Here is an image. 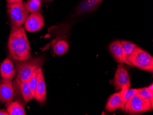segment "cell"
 <instances>
[{
	"label": "cell",
	"mask_w": 153,
	"mask_h": 115,
	"mask_svg": "<svg viewBox=\"0 0 153 115\" xmlns=\"http://www.w3.org/2000/svg\"><path fill=\"white\" fill-rule=\"evenodd\" d=\"M9 58L22 61L31 58L30 42L22 26L12 27L8 40Z\"/></svg>",
	"instance_id": "cell-1"
},
{
	"label": "cell",
	"mask_w": 153,
	"mask_h": 115,
	"mask_svg": "<svg viewBox=\"0 0 153 115\" xmlns=\"http://www.w3.org/2000/svg\"><path fill=\"white\" fill-rule=\"evenodd\" d=\"M17 77L21 83H25L30 80L36 70L41 68L44 62L42 56L30 58L25 61H14Z\"/></svg>",
	"instance_id": "cell-2"
},
{
	"label": "cell",
	"mask_w": 153,
	"mask_h": 115,
	"mask_svg": "<svg viewBox=\"0 0 153 115\" xmlns=\"http://www.w3.org/2000/svg\"><path fill=\"white\" fill-rule=\"evenodd\" d=\"M128 61L139 69L153 73V57L147 52L137 46L127 58Z\"/></svg>",
	"instance_id": "cell-3"
},
{
	"label": "cell",
	"mask_w": 153,
	"mask_h": 115,
	"mask_svg": "<svg viewBox=\"0 0 153 115\" xmlns=\"http://www.w3.org/2000/svg\"><path fill=\"white\" fill-rule=\"evenodd\" d=\"M153 108L149 100L136 94L126 102L124 111L129 115H138L152 110Z\"/></svg>",
	"instance_id": "cell-4"
},
{
	"label": "cell",
	"mask_w": 153,
	"mask_h": 115,
	"mask_svg": "<svg viewBox=\"0 0 153 115\" xmlns=\"http://www.w3.org/2000/svg\"><path fill=\"white\" fill-rule=\"evenodd\" d=\"M7 12L11 20L12 27H20L25 24L29 12L23 2L7 4Z\"/></svg>",
	"instance_id": "cell-5"
},
{
	"label": "cell",
	"mask_w": 153,
	"mask_h": 115,
	"mask_svg": "<svg viewBox=\"0 0 153 115\" xmlns=\"http://www.w3.org/2000/svg\"><path fill=\"white\" fill-rule=\"evenodd\" d=\"M112 82L116 91L122 90L124 86L130 87L129 74L123 63H120L117 65Z\"/></svg>",
	"instance_id": "cell-6"
},
{
	"label": "cell",
	"mask_w": 153,
	"mask_h": 115,
	"mask_svg": "<svg viewBox=\"0 0 153 115\" xmlns=\"http://www.w3.org/2000/svg\"><path fill=\"white\" fill-rule=\"evenodd\" d=\"M14 88L13 81L1 79L0 80V101L6 106L13 101Z\"/></svg>",
	"instance_id": "cell-7"
},
{
	"label": "cell",
	"mask_w": 153,
	"mask_h": 115,
	"mask_svg": "<svg viewBox=\"0 0 153 115\" xmlns=\"http://www.w3.org/2000/svg\"><path fill=\"white\" fill-rule=\"evenodd\" d=\"M44 18L39 12L29 15L25 23V29L29 32H36L44 26Z\"/></svg>",
	"instance_id": "cell-8"
},
{
	"label": "cell",
	"mask_w": 153,
	"mask_h": 115,
	"mask_svg": "<svg viewBox=\"0 0 153 115\" xmlns=\"http://www.w3.org/2000/svg\"><path fill=\"white\" fill-rule=\"evenodd\" d=\"M36 88V99L40 104L45 103L46 100V86L42 68H39L38 69L37 75Z\"/></svg>",
	"instance_id": "cell-9"
},
{
	"label": "cell",
	"mask_w": 153,
	"mask_h": 115,
	"mask_svg": "<svg viewBox=\"0 0 153 115\" xmlns=\"http://www.w3.org/2000/svg\"><path fill=\"white\" fill-rule=\"evenodd\" d=\"M109 50L117 62L119 63H125L129 66L131 64L128 61L124 52L121 45L120 40H115L110 44ZM132 67V66H131Z\"/></svg>",
	"instance_id": "cell-10"
},
{
	"label": "cell",
	"mask_w": 153,
	"mask_h": 115,
	"mask_svg": "<svg viewBox=\"0 0 153 115\" xmlns=\"http://www.w3.org/2000/svg\"><path fill=\"white\" fill-rule=\"evenodd\" d=\"M16 74V68L13 62L10 58H6L0 66V75L1 79L12 80Z\"/></svg>",
	"instance_id": "cell-11"
},
{
	"label": "cell",
	"mask_w": 153,
	"mask_h": 115,
	"mask_svg": "<svg viewBox=\"0 0 153 115\" xmlns=\"http://www.w3.org/2000/svg\"><path fill=\"white\" fill-rule=\"evenodd\" d=\"M123 89L120 91L115 93L109 97L106 106L105 110L109 112H113L118 109H122L123 105Z\"/></svg>",
	"instance_id": "cell-12"
},
{
	"label": "cell",
	"mask_w": 153,
	"mask_h": 115,
	"mask_svg": "<svg viewBox=\"0 0 153 115\" xmlns=\"http://www.w3.org/2000/svg\"><path fill=\"white\" fill-rule=\"evenodd\" d=\"M103 0H83L76 9V14H81L93 12L99 7Z\"/></svg>",
	"instance_id": "cell-13"
},
{
	"label": "cell",
	"mask_w": 153,
	"mask_h": 115,
	"mask_svg": "<svg viewBox=\"0 0 153 115\" xmlns=\"http://www.w3.org/2000/svg\"><path fill=\"white\" fill-rule=\"evenodd\" d=\"M15 82L16 83V85L19 87L23 99L26 103L29 102L33 99L29 85V80L25 83H21L18 78H16Z\"/></svg>",
	"instance_id": "cell-14"
},
{
	"label": "cell",
	"mask_w": 153,
	"mask_h": 115,
	"mask_svg": "<svg viewBox=\"0 0 153 115\" xmlns=\"http://www.w3.org/2000/svg\"><path fill=\"white\" fill-rule=\"evenodd\" d=\"M53 51L56 55H62L68 50L69 45L68 42L64 39H55L52 44Z\"/></svg>",
	"instance_id": "cell-15"
},
{
	"label": "cell",
	"mask_w": 153,
	"mask_h": 115,
	"mask_svg": "<svg viewBox=\"0 0 153 115\" xmlns=\"http://www.w3.org/2000/svg\"><path fill=\"white\" fill-rule=\"evenodd\" d=\"M7 111L9 115H25V108L18 100L13 101L7 106Z\"/></svg>",
	"instance_id": "cell-16"
},
{
	"label": "cell",
	"mask_w": 153,
	"mask_h": 115,
	"mask_svg": "<svg viewBox=\"0 0 153 115\" xmlns=\"http://www.w3.org/2000/svg\"><path fill=\"white\" fill-rule=\"evenodd\" d=\"M25 5V7L31 13H38L41 8V0H27Z\"/></svg>",
	"instance_id": "cell-17"
},
{
	"label": "cell",
	"mask_w": 153,
	"mask_h": 115,
	"mask_svg": "<svg viewBox=\"0 0 153 115\" xmlns=\"http://www.w3.org/2000/svg\"><path fill=\"white\" fill-rule=\"evenodd\" d=\"M122 89L123 91V94L122 110L124 111L125 104L135 94H137V89H130V88H128L127 86H124Z\"/></svg>",
	"instance_id": "cell-18"
},
{
	"label": "cell",
	"mask_w": 153,
	"mask_h": 115,
	"mask_svg": "<svg viewBox=\"0 0 153 115\" xmlns=\"http://www.w3.org/2000/svg\"><path fill=\"white\" fill-rule=\"evenodd\" d=\"M120 42L127 59L128 57L130 56L133 52L135 47H136L137 45L133 43L125 40H121Z\"/></svg>",
	"instance_id": "cell-19"
},
{
	"label": "cell",
	"mask_w": 153,
	"mask_h": 115,
	"mask_svg": "<svg viewBox=\"0 0 153 115\" xmlns=\"http://www.w3.org/2000/svg\"><path fill=\"white\" fill-rule=\"evenodd\" d=\"M38 70H36L33 73L29 80V85L32 96L33 99H36V88L37 79V75Z\"/></svg>",
	"instance_id": "cell-20"
},
{
	"label": "cell",
	"mask_w": 153,
	"mask_h": 115,
	"mask_svg": "<svg viewBox=\"0 0 153 115\" xmlns=\"http://www.w3.org/2000/svg\"><path fill=\"white\" fill-rule=\"evenodd\" d=\"M137 94L142 97L149 100L153 105V93L148 89L147 87L137 89Z\"/></svg>",
	"instance_id": "cell-21"
},
{
	"label": "cell",
	"mask_w": 153,
	"mask_h": 115,
	"mask_svg": "<svg viewBox=\"0 0 153 115\" xmlns=\"http://www.w3.org/2000/svg\"><path fill=\"white\" fill-rule=\"evenodd\" d=\"M7 2L8 4H13V3H19L23 2V0H7Z\"/></svg>",
	"instance_id": "cell-22"
},
{
	"label": "cell",
	"mask_w": 153,
	"mask_h": 115,
	"mask_svg": "<svg viewBox=\"0 0 153 115\" xmlns=\"http://www.w3.org/2000/svg\"><path fill=\"white\" fill-rule=\"evenodd\" d=\"M0 115H9L7 110H0Z\"/></svg>",
	"instance_id": "cell-23"
},
{
	"label": "cell",
	"mask_w": 153,
	"mask_h": 115,
	"mask_svg": "<svg viewBox=\"0 0 153 115\" xmlns=\"http://www.w3.org/2000/svg\"><path fill=\"white\" fill-rule=\"evenodd\" d=\"M148 89L151 92V93H153V83L151 84L149 86L147 87Z\"/></svg>",
	"instance_id": "cell-24"
},
{
	"label": "cell",
	"mask_w": 153,
	"mask_h": 115,
	"mask_svg": "<svg viewBox=\"0 0 153 115\" xmlns=\"http://www.w3.org/2000/svg\"><path fill=\"white\" fill-rule=\"evenodd\" d=\"M45 1H50V0H45Z\"/></svg>",
	"instance_id": "cell-25"
}]
</instances>
